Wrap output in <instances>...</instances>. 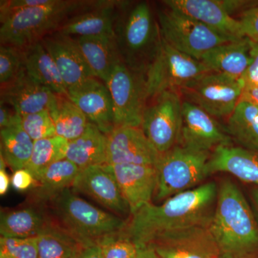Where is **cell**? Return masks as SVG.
<instances>
[{"label":"cell","mask_w":258,"mask_h":258,"mask_svg":"<svg viewBox=\"0 0 258 258\" xmlns=\"http://www.w3.org/2000/svg\"><path fill=\"white\" fill-rule=\"evenodd\" d=\"M41 42L53 59L67 91L95 77L74 37L55 32Z\"/></svg>","instance_id":"e0dca14e"},{"label":"cell","mask_w":258,"mask_h":258,"mask_svg":"<svg viewBox=\"0 0 258 258\" xmlns=\"http://www.w3.org/2000/svg\"><path fill=\"white\" fill-rule=\"evenodd\" d=\"M27 74L55 94L67 96L68 91L53 59L42 42L23 49Z\"/></svg>","instance_id":"d4e9b609"},{"label":"cell","mask_w":258,"mask_h":258,"mask_svg":"<svg viewBox=\"0 0 258 258\" xmlns=\"http://www.w3.org/2000/svg\"><path fill=\"white\" fill-rule=\"evenodd\" d=\"M168 8L180 12L232 41L244 38L239 20L232 18L220 0H166Z\"/></svg>","instance_id":"ac0fdd59"},{"label":"cell","mask_w":258,"mask_h":258,"mask_svg":"<svg viewBox=\"0 0 258 258\" xmlns=\"http://www.w3.org/2000/svg\"><path fill=\"white\" fill-rule=\"evenodd\" d=\"M20 120V115L12 107L0 102V128H6Z\"/></svg>","instance_id":"60d3db41"},{"label":"cell","mask_w":258,"mask_h":258,"mask_svg":"<svg viewBox=\"0 0 258 258\" xmlns=\"http://www.w3.org/2000/svg\"><path fill=\"white\" fill-rule=\"evenodd\" d=\"M1 155L13 171L25 169L31 157L34 141L24 131L20 120L1 128Z\"/></svg>","instance_id":"4dcf8cb0"},{"label":"cell","mask_w":258,"mask_h":258,"mask_svg":"<svg viewBox=\"0 0 258 258\" xmlns=\"http://www.w3.org/2000/svg\"><path fill=\"white\" fill-rule=\"evenodd\" d=\"M52 222L43 211L27 207L1 212V237L28 238L37 237Z\"/></svg>","instance_id":"4316f807"},{"label":"cell","mask_w":258,"mask_h":258,"mask_svg":"<svg viewBox=\"0 0 258 258\" xmlns=\"http://www.w3.org/2000/svg\"><path fill=\"white\" fill-rule=\"evenodd\" d=\"M222 258L247 256L258 247V226L242 191L230 180L222 181L210 225Z\"/></svg>","instance_id":"7a4b0ae2"},{"label":"cell","mask_w":258,"mask_h":258,"mask_svg":"<svg viewBox=\"0 0 258 258\" xmlns=\"http://www.w3.org/2000/svg\"><path fill=\"white\" fill-rule=\"evenodd\" d=\"M110 166L131 215L152 203L153 195L157 189L158 166L134 164Z\"/></svg>","instance_id":"d6986e66"},{"label":"cell","mask_w":258,"mask_h":258,"mask_svg":"<svg viewBox=\"0 0 258 258\" xmlns=\"http://www.w3.org/2000/svg\"><path fill=\"white\" fill-rule=\"evenodd\" d=\"M101 1L52 0L50 3L13 12L0 18L1 45L24 49L57 32L69 19Z\"/></svg>","instance_id":"3957f363"},{"label":"cell","mask_w":258,"mask_h":258,"mask_svg":"<svg viewBox=\"0 0 258 258\" xmlns=\"http://www.w3.org/2000/svg\"><path fill=\"white\" fill-rule=\"evenodd\" d=\"M67 96L79 107L89 122L109 135L115 128L111 93L106 83L93 77L68 90Z\"/></svg>","instance_id":"9a60e30c"},{"label":"cell","mask_w":258,"mask_h":258,"mask_svg":"<svg viewBox=\"0 0 258 258\" xmlns=\"http://www.w3.org/2000/svg\"><path fill=\"white\" fill-rule=\"evenodd\" d=\"M106 85L113 101L115 127L141 128L149 100L146 74L131 69L120 60Z\"/></svg>","instance_id":"9c48e42d"},{"label":"cell","mask_w":258,"mask_h":258,"mask_svg":"<svg viewBox=\"0 0 258 258\" xmlns=\"http://www.w3.org/2000/svg\"><path fill=\"white\" fill-rule=\"evenodd\" d=\"M251 62L242 77L244 86H258V42L250 40Z\"/></svg>","instance_id":"f35d334b"},{"label":"cell","mask_w":258,"mask_h":258,"mask_svg":"<svg viewBox=\"0 0 258 258\" xmlns=\"http://www.w3.org/2000/svg\"><path fill=\"white\" fill-rule=\"evenodd\" d=\"M227 130L241 147L258 152V106L239 101L228 117Z\"/></svg>","instance_id":"f546056e"},{"label":"cell","mask_w":258,"mask_h":258,"mask_svg":"<svg viewBox=\"0 0 258 258\" xmlns=\"http://www.w3.org/2000/svg\"><path fill=\"white\" fill-rule=\"evenodd\" d=\"M244 83L226 75L209 72L181 88L185 101L194 103L213 117H229L240 101Z\"/></svg>","instance_id":"30bf717a"},{"label":"cell","mask_w":258,"mask_h":258,"mask_svg":"<svg viewBox=\"0 0 258 258\" xmlns=\"http://www.w3.org/2000/svg\"><path fill=\"white\" fill-rule=\"evenodd\" d=\"M161 36L171 47L201 60L209 50L232 41L198 20L170 8L159 12Z\"/></svg>","instance_id":"ba28073f"},{"label":"cell","mask_w":258,"mask_h":258,"mask_svg":"<svg viewBox=\"0 0 258 258\" xmlns=\"http://www.w3.org/2000/svg\"><path fill=\"white\" fill-rule=\"evenodd\" d=\"M252 198L258 209V187L252 190Z\"/></svg>","instance_id":"bcb514c9"},{"label":"cell","mask_w":258,"mask_h":258,"mask_svg":"<svg viewBox=\"0 0 258 258\" xmlns=\"http://www.w3.org/2000/svg\"><path fill=\"white\" fill-rule=\"evenodd\" d=\"M0 258H38L37 237L0 238Z\"/></svg>","instance_id":"8d00e7d4"},{"label":"cell","mask_w":258,"mask_h":258,"mask_svg":"<svg viewBox=\"0 0 258 258\" xmlns=\"http://www.w3.org/2000/svg\"><path fill=\"white\" fill-rule=\"evenodd\" d=\"M250 50V40L245 37L214 47L200 61L210 72L242 79L251 62Z\"/></svg>","instance_id":"603a6c76"},{"label":"cell","mask_w":258,"mask_h":258,"mask_svg":"<svg viewBox=\"0 0 258 258\" xmlns=\"http://www.w3.org/2000/svg\"><path fill=\"white\" fill-rule=\"evenodd\" d=\"M69 146L67 139L57 136L35 141L31 157L25 169L31 173L37 182L48 166L66 159Z\"/></svg>","instance_id":"d6a6232c"},{"label":"cell","mask_w":258,"mask_h":258,"mask_svg":"<svg viewBox=\"0 0 258 258\" xmlns=\"http://www.w3.org/2000/svg\"><path fill=\"white\" fill-rule=\"evenodd\" d=\"M6 165L4 158L3 156H0V195L1 196H3L8 192L10 182H11V179L5 169Z\"/></svg>","instance_id":"b9f144b4"},{"label":"cell","mask_w":258,"mask_h":258,"mask_svg":"<svg viewBox=\"0 0 258 258\" xmlns=\"http://www.w3.org/2000/svg\"><path fill=\"white\" fill-rule=\"evenodd\" d=\"M55 98V93L35 82L25 70L13 82L1 87V101L19 115L49 111Z\"/></svg>","instance_id":"ffe728a7"},{"label":"cell","mask_w":258,"mask_h":258,"mask_svg":"<svg viewBox=\"0 0 258 258\" xmlns=\"http://www.w3.org/2000/svg\"><path fill=\"white\" fill-rule=\"evenodd\" d=\"M103 258H135L139 247L123 233L106 236L97 242Z\"/></svg>","instance_id":"d590c367"},{"label":"cell","mask_w":258,"mask_h":258,"mask_svg":"<svg viewBox=\"0 0 258 258\" xmlns=\"http://www.w3.org/2000/svg\"><path fill=\"white\" fill-rule=\"evenodd\" d=\"M121 2L114 25V37L120 58L128 68L144 73L157 51L161 35L147 3L131 8Z\"/></svg>","instance_id":"277c9868"},{"label":"cell","mask_w":258,"mask_h":258,"mask_svg":"<svg viewBox=\"0 0 258 258\" xmlns=\"http://www.w3.org/2000/svg\"><path fill=\"white\" fill-rule=\"evenodd\" d=\"M213 116L189 101H183L182 121L177 145L200 152H209L222 145L231 144Z\"/></svg>","instance_id":"4fadbf2b"},{"label":"cell","mask_w":258,"mask_h":258,"mask_svg":"<svg viewBox=\"0 0 258 258\" xmlns=\"http://www.w3.org/2000/svg\"><path fill=\"white\" fill-rule=\"evenodd\" d=\"M72 187L91 197L97 203L116 215L130 212L111 166H88L81 169Z\"/></svg>","instance_id":"2e32d148"},{"label":"cell","mask_w":258,"mask_h":258,"mask_svg":"<svg viewBox=\"0 0 258 258\" xmlns=\"http://www.w3.org/2000/svg\"><path fill=\"white\" fill-rule=\"evenodd\" d=\"M239 21L244 36L258 42V5L242 12Z\"/></svg>","instance_id":"74e56055"},{"label":"cell","mask_w":258,"mask_h":258,"mask_svg":"<svg viewBox=\"0 0 258 258\" xmlns=\"http://www.w3.org/2000/svg\"><path fill=\"white\" fill-rule=\"evenodd\" d=\"M76 258H103V256L101 247L96 242L83 247Z\"/></svg>","instance_id":"7bdbcfd3"},{"label":"cell","mask_w":258,"mask_h":258,"mask_svg":"<svg viewBox=\"0 0 258 258\" xmlns=\"http://www.w3.org/2000/svg\"><path fill=\"white\" fill-rule=\"evenodd\" d=\"M144 112L142 128L161 154L177 145L182 121V104L177 91H165L151 98Z\"/></svg>","instance_id":"8fae6325"},{"label":"cell","mask_w":258,"mask_h":258,"mask_svg":"<svg viewBox=\"0 0 258 258\" xmlns=\"http://www.w3.org/2000/svg\"><path fill=\"white\" fill-rule=\"evenodd\" d=\"M74 38L93 76L106 84L115 66L122 60L115 37Z\"/></svg>","instance_id":"cb8c5ba5"},{"label":"cell","mask_w":258,"mask_h":258,"mask_svg":"<svg viewBox=\"0 0 258 258\" xmlns=\"http://www.w3.org/2000/svg\"><path fill=\"white\" fill-rule=\"evenodd\" d=\"M37 239L38 258H76L86 247L69 231L52 221Z\"/></svg>","instance_id":"f1b7e54d"},{"label":"cell","mask_w":258,"mask_h":258,"mask_svg":"<svg viewBox=\"0 0 258 258\" xmlns=\"http://www.w3.org/2000/svg\"><path fill=\"white\" fill-rule=\"evenodd\" d=\"M49 113L55 124L56 135L69 142L82 135L89 123L84 113L67 96L56 94Z\"/></svg>","instance_id":"1f68e13d"},{"label":"cell","mask_w":258,"mask_h":258,"mask_svg":"<svg viewBox=\"0 0 258 258\" xmlns=\"http://www.w3.org/2000/svg\"><path fill=\"white\" fill-rule=\"evenodd\" d=\"M236 258H249V257H247V256H244V257H236Z\"/></svg>","instance_id":"7dc6e473"},{"label":"cell","mask_w":258,"mask_h":258,"mask_svg":"<svg viewBox=\"0 0 258 258\" xmlns=\"http://www.w3.org/2000/svg\"><path fill=\"white\" fill-rule=\"evenodd\" d=\"M135 258H159V256L151 245L139 247L138 252Z\"/></svg>","instance_id":"f6af8a7d"},{"label":"cell","mask_w":258,"mask_h":258,"mask_svg":"<svg viewBox=\"0 0 258 258\" xmlns=\"http://www.w3.org/2000/svg\"><path fill=\"white\" fill-rule=\"evenodd\" d=\"M149 245L159 258H222L210 225L169 232Z\"/></svg>","instance_id":"7c38bea8"},{"label":"cell","mask_w":258,"mask_h":258,"mask_svg":"<svg viewBox=\"0 0 258 258\" xmlns=\"http://www.w3.org/2000/svg\"><path fill=\"white\" fill-rule=\"evenodd\" d=\"M209 72L201 61L176 50L161 36L145 74L149 99L165 91L179 92L181 88Z\"/></svg>","instance_id":"52a82bcc"},{"label":"cell","mask_w":258,"mask_h":258,"mask_svg":"<svg viewBox=\"0 0 258 258\" xmlns=\"http://www.w3.org/2000/svg\"><path fill=\"white\" fill-rule=\"evenodd\" d=\"M217 193L215 183L208 182L166 199L162 205L148 204L132 214L122 232L142 247L169 232L210 225Z\"/></svg>","instance_id":"6da1fadb"},{"label":"cell","mask_w":258,"mask_h":258,"mask_svg":"<svg viewBox=\"0 0 258 258\" xmlns=\"http://www.w3.org/2000/svg\"><path fill=\"white\" fill-rule=\"evenodd\" d=\"M20 124L34 142L57 136L55 124L48 111L20 115Z\"/></svg>","instance_id":"e575fe53"},{"label":"cell","mask_w":258,"mask_h":258,"mask_svg":"<svg viewBox=\"0 0 258 258\" xmlns=\"http://www.w3.org/2000/svg\"><path fill=\"white\" fill-rule=\"evenodd\" d=\"M240 101H246L258 106V86H244Z\"/></svg>","instance_id":"ee69618b"},{"label":"cell","mask_w":258,"mask_h":258,"mask_svg":"<svg viewBox=\"0 0 258 258\" xmlns=\"http://www.w3.org/2000/svg\"><path fill=\"white\" fill-rule=\"evenodd\" d=\"M107 137L106 164L159 165L161 154L148 140L142 128L115 127Z\"/></svg>","instance_id":"5bb4252c"},{"label":"cell","mask_w":258,"mask_h":258,"mask_svg":"<svg viewBox=\"0 0 258 258\" xmlns=\"http://www.w3.org/2000/svg\"><path fill=\"white\" fill-rule=\"evenodd\" d=\"M210 157L209 152H196L179 145L161 154L158 165L156 200H166L198 187L210 176L208 171Z\"/></svg>","instance_id":"8992f818"},{"label":"cell","mask_w":258,"mask_h":258,"mask_svg":"<svg viewBox=\"0 0 258 258\" xmlns=\"http://www.w3.org/2000/svg\"><path fill=\"white\" fill-rule=\"evenodd\" d=\"M81 169L69 159L57 161L42 172L35 185L32 199L37 204L52 201L61 192L72 187Z\"/></svg>","instance_id":"83f0119b"},{"label":"cell","mask_w":258,"mask_h":258,"mask_svg":"<svg viewBox=\"0 0 258 258\" xmlns=\"http://www.w3.org/2000/svg\"><path fill=\"white\" fill-rule=\"evenodd\" d=\"M108 137L89 122L82 135L69 142L66 159L80 169L106 164Z\"/></svg>","instance_id":"484cf974"},{"label":"cell","mask_w":258,"mask_h":258,"mask_svg":"<svg viewBox=\"0 0 258 258\" xmlns=\"http://www.w3.org/2000/svg\"><path fill=\"white\" fill-rule=\"evenodd\" d=\"M50 203L59 225L84 246L96 243L106 236L119 233L127 225L125 220L96 208L70 188Z\"/></svg>","instance_id":"5b68a950"},{"label":"cell","mask_w":258,"mask_h":258,"mask_svg":"<svg viewBox=\"0 0 258 258\" xmlns=\"http://www.w3.org/2000/svg\"><path fill=\"white\" fill-rule=\"evenodd\" d=\"M11 183L15 189L23 191L35 185L36 180L30 171L23 169L14 171L11 178Z\"/></svg>","instance_id":"ab89813d"},{"label":"cell","mask_w":258,"mask_h":258,"mask_svg":"<svg viewBox=\"0 0 258 258\" xmlns=\"http://www.w3.org/2000/svg\"><path fill=\"white\" fill-rule=\"evenodd\" d=\"M119 1H101L91 9L69 19L57 32L72 37L114 36Z\"/></svg>","instance_id":"44dd1931"},{"label":"cell","mask_w":258,"mask_h":258,"mask_svg":"<svg viewBox=\"0 0 258 258\" xmlns=\"http://www.w3.org/2000/svg\"><path fill=\"white\" fill-rule=\"evenodd\" d=\"M25 71L23 49L1 45L0 46V84L7 86Z\"/></svg>","instance_id":"836d02e7"},{"label":"cell","mask_w":258,"mask_h":258,"mask_svg":"<svg viewBox=\"0 0 258 258\" xmlns=\"http://www.w3.org/2000/svg\"><path fill=\"white\" fill-rule=\"evenodd\" d=\"M208 171L209 175L229 173L244 182L258 186V152L231 144L220 146L210 154Z\"/></svg>","instance_id":"7402d4cb"}]
</instances>
